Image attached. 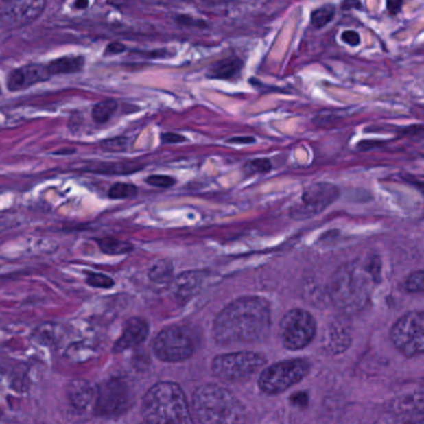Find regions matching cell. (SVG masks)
Returning a JSON list of instances; mask_svg holds the SVG:
<instances>
[{
  "mask_svg": "<svg viewBox=\"0 0 424 424\" xmlns=\"http://www.w3.org/2000/svg\"><path fill=\"white\" fill-rule=\"evenodd\" d=\"M272 325L270 304L259 296L239 298L214 320L213 336L220 345L249 344L266 338Z\"/></svg>",
  "mask_w": 424,
  "mask_h": 424,
  "instance_id": "obj_1",
  "label": "cell"
},
{
  "mask_svg": "<svg viewBox=\"0 0 424 424\" xmlns=\"http://www.w3.org/2000/svg\"><path fill=\"white\" fill-rule=\"evenodd\" d=\"M379 280V261L368 264L349 263L333 274L330 295L333 304L344 314H357L365 309L371 298L372 289Z\"/></svg>",
  "mask_w": 424,
  "mask_h": 424,
  "instance_id": "obj_2",
  "label": "cell"
},
{
  "mask_svg": "<svg viewBox=\"0 0 424 424\" xmlns=\"http://www.w3.org/2000/svg\"><path fill=\"white\" fill-rule=\"evenodd\" d=\"M146 424H194L186 394L177 384L159 382L142 401Z\"/></svg>",
  "mask_w": 424,
  "mask_h": 424,
  "instance_id": "obj_3",
  "label": "cell"
},
{
  "mask_svg": "<svg viewBox=\"0 0 424 424\" xmlns=\"http://www.w3.org/2000/svg\"><path fill=\"white\" fill-rule=\"evenodd\" d=\"M193 410L200 424H243L246 410L232 392L218 385L199 386L193 393Z\"/></svg>",
  "mask_w": 424,
  "mask_h": 424,
  "instance_id": "obj_4",
  "label": "cell"
},
{
  "mask_svg": "<svg viewBox=\"0 0 424 424\" xmlns=\"http://www.w3.org/2000/svg\"><path fill=\"white\" fill-rule=\"evenodd\" d=\"M199 344V333L185 325L167 326L153 340V353L163 362H180L192 357Z\"/></svg>",
  "mask_w": 424,
  "mask_h": 424,
  "instance_id": "obj_5",
  "label": "cell"
},
{
  "mask_svg": "<svg viewBox=\"0 0 424 424\" xmlns=\"http://www.w3.org/2000/svg\"><path fill=\"white\" fill-rule=\"evenodd\" d=\"M132 403V388L126 378L113 376L96 387L95 414L99 417H119L130 410Z\"/></svg>",
  "mask_w": 424,
  "mask_h": 424,
  "instance_id": "obj_6",
  "label": "cell"
},
{
  "mask_svg": "<svg viewBox=\"0 0 424 424\" xmlns=\"http://www.w3.org/2000/svg\"><path fill=\"white\" fill-rule=\"evenodd\" d=\"M266 364V358L257 352H233L214 358L212 371L220 381L239 384L250 379Z\"/></svg>",
  "mask_w": 424,
  "mask_h": 424,
  "instance_id": "obj_7",
  "label": "cell"
},
{
  "mask_svg": "<svg viewBox=\"0 0 424 424\" xmlns=\"http://www.w3.org/2000/svg\"><path fill=\"white\" fill-rule=\"evenodd\" d=\"M310 366L305 360H286L266 367L259 377V387L266 394H279L305 377Z\"/></svg>",
  "mask_w": 424,
  "mask_h": 424,
  "instance_id": "obj_8",
  "label": "cell"
},
{
  "mask_svg": "<svg viewBox=\"0 0 424 424\" xmlns=\"http://www.w3.org/2000/svg\"><path fill=\"white\" fill-rule=\"evenodd\" d=\"M340 197L338 186L318 182L305 188L298 202L290 209V217L295 220H305L325 212Z\"/></svg>",
  "mask_w": 424,
  "mask_h": 424,
  "instance_id": "obj_9",
  "label": "cell"
},
{
  "mask_svg": "<svg viewBox=\"0 0 424 424\" xmlns=\"http://www.w3.org/2000/svg\"><path fill=\"white\" fill-rule=\"evenodd\" d=\"M391 340L407 357L422 355L424 350V316L422 312H408L392 326Z\"/></svg>",
  "mask_w": 424,
  "mask_h": 424,
  "instance_id": "obj_10",
  "label": "cell"
},
{
  "mask_svg": "<svg viewBox=\"0 0 424 424\" xmlns=\"http://www.w3.org/2000/svg\"><path fill=\"white\" fill-rule=\"evenodd\" d=\"M316 333V322L311 314L303 309L286 312L280 321V338L289 350H301L311 342Z\"/></svg>",
  "mask_w": 424,
  "mask_h": 424,
  "instance_id": "obj_11",
  "label": "cell"
},
{
  "mask_svg": "<svg viewBox=\"0 0 424 424\" xmlns=\"http://www.w3.org/2000/svg\"><path fill=\"white\" fill-rule=\"evenodd\" d=\"M47 1L44 0H24L5 3L0 9V29L14 30L27 27L44 13Z\"/></svg>",
  "mask_w": 424,
  "mask_h": 424,
  "instance_id": "obj_12",
  "label": "cell"
},
{
  "mask_svg": "<svg viewBox=\"0 0 424 424\" xmlns=\"http://www.w3.org/2000/svg\"><path fill=\"white\" fill-rule=\"evenodd\" d=\"M51 78L47 71V65L29 64L18 67L8 75L7 87L9 91H21L34 86L39 82H44Z\"/></svg>",
  "mask_w": 424,
  "mask_h": 424,
  "instance_id": "obj_13",
  "label": "cell"
},
{
  "mask_svg": "<svg viewBox=\"0 0 424 424\" xmlns=\"http://www.w3.org/2000/svg\"><path fill=\"white\" fill-rule=\"evenodd\" d=\"M148 332H150V327H148L146 320L141 318L127 320L121 338L115 344L113 351L123 352L137 347L146 341Z\"/></svg>",
  "mask_w": 424,
  "mask_h": 424,
  "instance_id": "obj_14",
  "label": "cell"
},
{
  "mask_svg": "<svg viewBox=\"0 0 424 424\" xmlns=\"http://www.w3.org/2000/svg\"><path fill=\"white\" fill-rule=\"evenodd\" d=\"M204 272H185L176 276L172 283L174 298L179 304H186L198 294L204 281Z\"/></svg>",
  "mask_w": 424,
  "mask_h": 424,
  "instance_id": "obj_15",
  "label": "cell"
},
{
  "mask_svg": "<svg viewBox=\"0 0 424 424\" xmlns=\"http://www.w3.org/2000/svg\"><path fill=\"white\" fill-rule=\"evenodd\" d=\"M67 393L76 410H86L96 398V387L85 379H73L67 386Z\"/></svg>",
  "mask_w": 424,
  "mask_h": 424,
  "instance_id": "obj_16",
  "label": "cell"
},
{
  "mask_svg": "<svg viewBox=\"0 0 424 424\" xmlns=\"http://www.w3.org/2000/svg\"><path fill=\"white\" fill-rule=\"evenodd\" d=\"M350 345H351V333L347 325L340 321L332 322L324 336V346L326 350L338 355L346 351Z\"/></svg>",
  "mask_w": 424,
  "mask_h": 424,
  "instance_id": "obj_17",
  "label": "cell"
},
{
  "mask_svg": "<svg viewBox=\"0 0 424 424\" xmlns=\"http://www.w3.org/2000/svg\"><path fill=\"white\" fill-rule=\"evenodd\" d=\"M398 405L399 424H423V397L422 393L414 396V399Z\"/></svg>",
  "mask_w": 424,
  "mask_h": 424,
  "instance_id": "obj_18",
  "label": "cell"
},
{
  "mask_svg": "<svg viewBox=\"0 0 424 424\" xmlns=\"http://www.w3.org/2000/svg\"><path fill=\"white\" fill-rule=\"evenodd\" d=\"M85 67V58L80 55H67L59 59H55L47 65V71L53 75H67L82 71Z\"/></svg>",
  "mask_w": 424,
  "mask_h": 424,
  "instance_id": "obj_19",
  "label": "cell"
},
{
  "mask_svg": "<svg viewBox=\"0 0 424 424\" xmlns=\"http://www.w3.org/2000/svg\"><path fill=\"white\" fill-rule=\"evenodd\" d=\"M142 168L141 165L137 162H106V163H99V162H93L89 163L84 171L89 172L101 173V174H130V173L137 172Z\"/></svg>",
  "mask_w": 424,
  "mask_h": 424,
  "instance_id": "obj_20",
  "label": "cell"
},
{
  "mask_svg": "<svg viewBox=\"0 0 424 424\" xmlns=\"http://www.w3.org/2000/svg\"><path fill=\"white\" fill-rule=\"evenodd\" d=\"M243 61L238 58H228L213 64L208 70V78L218 80H231L242 71Z\"/></svg>",
  "mask_w": 424,
  "mask_h": 424,
  "instance_id": "obj_21",
  "label": "cell"
},
{
  "mask_svg": "<svg viewBox=\"0 0 424 424\" xmlns=\"http://www.w3.org/2000/svg\"><path fill=\"white\" fill-rule=\"evenodd\" d=\"M148 278L153 285L161 287V289L172 285L173 280H174L172 263L168 260H158L150 269Z\"/></svg>",
  "mask_w": 424,
  "mask_h": 424,
  "instance_id": "obj_22",
  "label": "cell"
},
{
  "mask_svg": "<svg viewBox=\"0 0 424 424\" xmlns=\"http://www.w3.org/2000/svg\"><path fill=\"white\" fill-rule=\"evenodd\" d=\"M97 243H99V249L108 255L127 254V252H132L133 249L132 244L126 240L111 238V237L99 239Z\"/></svg>",
  "mask_w": 424,
  "mask_h": 424,
  "instance_id": "obj_23",
  "label": "cell"
},
{
  "mask_svg": "<svg viewBox=\"0 0 424 424\" xmlns=\"http://www.w3.org/2000/svg\"><path fill=\"white\" fill-rule=\"evenodd\" d=\"M117 110V102L115 99H105L96 104L93 108V119L96 123H106Z\"/></svg>",
  "mask_w": 424,
  "mask_h": 424,
  "instance_id": "obj_24",
  "label": "cell"
},
{
  "mask_svg": "<svg viewBox=\"0 0 424 424\" xmlns=\"http://www.w3.org/2000/svg\"><path fill=\"white\" fill-rule=\"evenodd\" d=\"M335 14H336V8L331 4H326V5L315 9L311 14L312 27H315L316 29L325 27L327 24L331 23Z\"/></svg>",
  "mask_w": 424,
  "mask_h": 424,
  "instance_id": "obj_25",
  "label": "cell"
},
{
  "mask_svg": "<svg viewBox=\"0 0 424 424\" xmlns=\"http://www.w3.org/2000/svg\"><path fill=\"white\" fill-rule=\"evenodd\" d=\"M137 194V187L130 183H115L108 191V197L111 199L132 198Z\"/></svg>",
  "mask_w": 424,
  "mask_h": 424,
  "instance_id": "obj_26",
  "label": "cell"
},
{
  "mask_svg": "<svg viewBox=\"0 0 424 424\" xmlns=\"http://www.w3.org/2000/svg\"><path fill=\"white\" fill-rule=\"evenodd\" d=\"M86 283L89 285L99 287V289H110L113 286V279L105 274H99V272H89Z\"/></svg>",
  "mask_w": 424,
  "mask_h": 424,
  "instance_id": "obj_27",
  "label": "cell"
},
{
  "mask_svg": "<svg viewBox=\"0 0 424 424\" xmlns=\"http://www.w3.org/2000/svg\"><path fill=\"white\" fill-rule=\"evenodd\" d=\"M423 279L424 274L422 270L412 272L411 275L405 280V289L410 292H423Z\"/></svg>",
  "mask_w": 424,
  "mask_h": 424,
  "instance_id": "obj_28",
  "label": "cell"
},
{
  "mask_svg": "<svg viewBox=\"0 0 424 424\" xmlns=\"http://www.w3.org/2000/svg\"><path fill=\"white\" fill-rule=\"evenodd\" d=\"M272 168L270 159L258 158L250 161L244 169L249 173H268L272 171Z\"/></svg>",
  "mask_w": 424,
  "mask_h": 424,
  "instance_id": "obj_29",
  "label": "cell"
},
{
  "mask_svg": "<svg viewBox=\"0 0 424 424\" xmlns=\"http://www.w3.org/2000/svg\"><path fill=\"white\" fill-rule=\"evenodd\" d=\"M147 183L150 186L157 187V188H171L176 185V179L169 177V176H163V174H153L147 177Z\"/></svg>",
  "mask_w": 424,
  "mask_h": 424,
  "instance_id": "obj_30",
  "label": "cell"
},
{
  "mask_svg": "<svg viewBox=\"0 0 424 424\" xmlns=\"http://www.w3.org/2000/svg\"><path fill=\"white\" fill-rule=\"evenodd\" d=\"M125 139H108L101 143V147L107 151H122L126 147Z\"/></svg>",
  "mask_w": 424,
  "mask_h": 424,
  "instance_id": "obj_31",
  "label": "cell"
},
{
  "mask_svg": "<svg viewBox=\"0 0 424 424\" xmlns=\"http://www.w3.org/2000/svg\"><path fill=\"white\" fill-rule=\"evenodd\" d=\"M342 41L351 45V47H357L361 43V38H360V34L357 32H353V30H347L345 33L342 34Z\"/></svg>",
  "mask_w": 424,
  "mask_h": 424,
  "instance_id": "obj_32",
  "label": "cell"
},
{
  "mask_svg": "<svg viewBox=\"0 0 424 424\" xmlns=\"http://www.w3.org/2000/svg\"><path fill=\"white\" fill-rule=\"evenodd\" d=\"M290 402H292V405L304 408V407L307 405V402H309V396H307L306 392H298V393L292 394V397H290Z\"/></svg>",
  "mask_w": 424,
  "mask_h": 424,
  "instance_id": "obj_33",
  "label": "cell"
},
{
  "mask_svg": "<svg viewBox=\"0 0 424 424\" xmlns=\"http://www.w3.org/2000/svg\"><path fill=\"white\" fill-rule=\"evenodd\" d=\"M125 50H126V47H125L122 43L113 41V43H110L107 45L106 49H105V54L106 55H117V54L123 53Z\"/></svg>",
  "mask_w": 424,
  "mask_h": 424,
  "instance_id": "obj_34",
  "label": "cell"
},
{
  "mask_svg": "<svg viewBox=\"0 0 424 424\" xmlns=\"http://www.w3.org/2000/svg\"><path fill=\"white\" fill-rule=\"evenodd\" d=\"M384 142L382 141H372V139H365V141H361L357 145L358 150L361 151H370L373 150L376 147L382 146Z\"/></svg>",
  "mask_w": 424,
  "mask_h": 424,
  "instance_id": "obj_35",
  "label": "cell"
},
{
  "mask_svg": "<svg viewBox=\"0 0 424 424\" xmlns=\"http://www.w3.org/2000/svg\"><path fill=\"white\" fill-rule=\"evenodd\" d=\"M162 139H163V142H166V143H180V142H185L186 139L183 137V136H180L178 133H163L162 134Z\"/></svg>",
  "mask_w": 424,
  "mask_h": 424,
  "instance_id": "obj_36",
  "label": "cell"
},
{
  "mask_svg": "<svg viewBox=\"0 0 424 424\" xmlns=\"http://www.w3.org/2000/svg\"><path fill=\"white\" fill-rule=\"evenodd\" d=\"M229 143H242V145H249V143H254L255 139L254 137H233V139H228Z\"/></svg>",
  "mask_w": 424,
  "mask_h": 424,
  "instance_id": "obj_37",
  "label": "cell"
},
{
  "mask_svg": "<svg viewBox=\"0 0 424 424\" xmlns=\"http://www.w3.org/2000/svg\"><path fill=\"white\" fill-rule=\"evenodd\" d=\"M177 23L182 24V25H194L197 23H194V19L188 16V15H179L177 16Z\"/></svg>",
  "mask_w": 424,
  "mask_h": 424,
  "instance_id": "obj_38",
  "label": "cell"
},
{
  "mask_svg": "<svg viewBox=\"0 0 424 424\" xmlns=\"http://www.w3.org/2000/svg\"><path fill=\"white\" fill-rule=\"evenodd\" d=\"M402 1H388L387 3V8H388V12L391 14H397L399 12V9L402 7Z\"/></svg>",
  "mask_w": 424,
  "mask_h": 424,
  "instance_id": "obj_39",
  "label": "cell"
},
{
  "mask_svg": "<svg viewBox=\"0 0 424 424\" xmlns=\"http://www.w3.org/2000/svg\"><path fill=\"white\" fill-rule=\"evenodd\" d=\"M75 7L78 9H85V8L89 7V1H76Z\"/></svg>",
  "mask_w": 424,
  "mask_h": 424,
  "instance_id": "obj_40",
  "label": "cell"
},
{
  "mask_svg": "<svg viewBox=\"0 0 424 424\" xmlns=\"http://www.w3.org/2000/svg\"><path fill=\"white\" fill-rule=\"evenodd\" d=\"M0 93H1V90H0Z\"/></svg>",
  "mask_w": 424,
  "mask_h": 424,
  "instance_id": "obj_41",
  "label": "cell"
}]
</instances>
